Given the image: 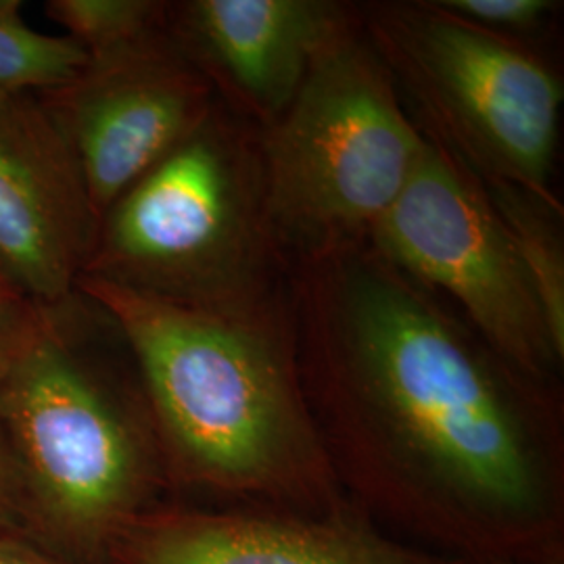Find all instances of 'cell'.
I'll list each match as a JSON object with an SVG mask.
<instances>
[{"mask_svg":"<svg viewBox=\"0 0 564 564\" xmlns=\"http://www.w3.org/2000/svg\"><path fill=\"white\" fill-rule=\"evenodd\" d=\"M303 395L343 496L464 564L564 554V402L370 245L289 265Z\"/></svg>","mask_w":564,"mask_h":564,"instance_id":"1","label":"cell"},{"mask_svg":"<svg viewBox=\"0 0 564 564\" xmlns=\"http://www.w3.org/2000/svg\"><path fill=\"white\" fill-rule=\"evenodd\" d=\"M78 289L130 343L167 500L286 510L347 500L303 395L289 279L279 295L232 310L184 307L93 279Z\"/></svg>","mask_w":564,"mask_h":564,"instance_id":"2","label":"cell"},{"mask_svg":"<svg viewBox=\"0 0 564 564\" xmlns=\"http://www.w3.org/2000/svg\"><path fill=\"white\" fill-rule=\"evenodd\" d=\"M21 538L61 564H109L123 524L167 500L162 445L118 321L88 293L41 305L0 362Z\"/></svg>","mask_w":564,"mask_h":564,"instance_id":"3","label":"cell"},{"mask_svg":"<svg viewBox=\"0 0 564 564\" xmlns=\"http://www.w3.org/2000/svg\"><path fill=\"white\" fill-rule=\"evenodd\" d=\"M82 279L197 310L282 293L289 270L265 220L260 128L218 99L109 205Z\"/></svg>","mask_w":564,"mask_h":564,"instance_id":"4","label":"cell"},{"mask_svg":"<svg viewBox=\"0 0 564 564\" xmlns=\"http://www.w3.org/2000/svg\"><path fill=\"white\" fill-rule=\"evenodd\" d=\"M424 149L360 9L260 130L265 220L289 265L368 242Z\"/></svg>","mask_w":564,"mask_h":564,"instance_id":"5","label":"cell"},{"mask_svg":"<svg viewBox=\"0 0 564 564\" xmlns=\"http://www.w3.org/2000/svg\"><path fill=\"white\" fill-rule=\"evenodd\" d=\"M358 9L423 137L485 184H512L563 207L552 186L563 82L533 46L456 20L435 0Z\"/></svg>","mask_w":564,"mask_h":564,"instance_id":"6","label":"cell"},{"mask_svg":"<svg viewBox=\"0 0 564 564\" xmlns=\"http://www.w3.org/2000/svg\"><path fill=\"white\" fill-rule=\"evenodd\" d=\"M368 242L449 303L524 375L561 384L564 351L487 186L445 149H424Z\"/></svg>","mask_w":564,"mask_h":564,"instance_id":"7","label":"cell"},{"mask_svg":"<svg viewBox=\"0 0 564 564\" xmlns=\"http://www.w3.org/2000/svg\"><path fill=\"white\" fill-rule=\"evenodd\" d=\"M36 97L80 163L99 220L218 101L167 25L120 53L88 61L76 80Z\"/></svg>","mask_w":564,"mask_h":564,"instance_id":"8","label":"cell"},{"mask_svg":"<svg viewBox=\"0 0 564 564\" xmlns=\"http://www.w3.org/2000/svg\"><path fill=\"white\" fill-rule=\"evenodd\" d=\"M109 564H464L387 533L345 500L328 510L163 500L121 527Z\"/></svg>","mask_w":564,"mask_h":564,"instance_id":"9","label":"cell"},{"mask_svg":"<svg viewBox=\"0 0 564 564\" xmlns=\"http://www.w3.org/2000/svg\"><path fill=\"white\" fill-rule=\"evenodd\" d=\"M99 216L80 163L36 95L0 97V270L39 305L69 297Z\"/></svg>","mask_w":564,"mask_h":564,"instance_id":"10","label":"cell"},{"mask_svg":"<svg viewBox=\"0 0 564 564\" xmlns=\"http://www.w3.org/2000/svg\"><path fill=\"white\" fill-rule=\"evenodd\" d=\"M354 13L337 0H181L167 2V30L216 97L263 130Z\"/></svg>","mask_w":564,"mask_h":564,"instance_id":"11","label":"cell"},{"mask_svg":"<svg viewBox=\"0 0 564 564\" xmlns=\"http://www.w3.org/2000/svg\"><path fill=\"white\" fill-rule=\"evenodd\" d=\"M485 186L544 307L552 337L564 351L563 207L505 182Z\"/></svg>","mask_w":564,"mask_h":564,"instance_id":"12","label":"cell"},{"mask_svg":"<svg viewBox=\"0 0 564 564\" xmlns=\"http://www.w3.org/2000/svg\"><path fill=\"white\" fill-rule=\"evenodd\" d=\"M88 61L69 36L34 30L23 18L21 0H0V97L59 88L76 80Z\"/></svg>","mask_w":564,"mask_h":564,"instance_id":"13","label":"cell"},{"mask_svg":"<svg viewBox=\"0 0 564 564\" xmlns=\"http://www.w3.org/2000/svg\"><path fill=\"white\" fill-rule=\"evenodd\" d=\"M44 13L80 44L88 59L120 53L167 25L163 0H48Z\"/></svg>","mask_w":564,"mask_h":564,"instance_id":"14","label":"cell"},{"mask_svg":"<svg viewBox=\"0 0 564 564\" xmlns=\"http://www.w3.org/2000/svg\"><path fill=\"white\" fill-rule=\"evenodd\" d=\"M435 4L468 25L529 46L563 9V2L554 0H435Z\"/></svg>","mask_w":564,"mask_h":564,"instance_id":"15","label":"cell"},{"mask_svg":"<svg viewBox=\"0 0 564 564\" xmlns=\"http://www.w3.org/2000/svg\"><path fill=\"white\" fill-rule=\"evenodd\" d=\"M41 305L32 302L15 282L0 270V362L23 341L39 321Z\"/></svg>","mask_w":564,"mask_h":564,"instance_id":"16","label":"cell"},{"mask_svg":"<svg viewBox=\"0 0 564 564\" xmlns=\"http://www.w3.org/2000/svg\"><path fill=\"white\" fill-rule=\"evenodd\" d=\"M0 535L21 538V487L18 466L0 421ZM23 540V538H21Z\"/></svg>","mask_w":564,"mask_h":564,"instance_id":"17","label":"cell"},{"mask_svg":"<svg viewBox=\"0 0 564 564\" xmlns=\"http://www.w3.org/2000/svg\"><path fill=\"white\" fill-rule=\"evenodd\" d=\"M0 564H61L28 540L0 535Z\"/></svg>","mask_w":564,"mask_h":564,"instance_id":"18","label":"cell"},{"mask_svg":"<svg viewBox=\"0 0 564 564\" xmlns=\"http://www.w3.org/2000/svg\"><path fill=\"white\" fill-rule=\"evenodd\" d=\"M489 564H564V554H545V556H519Z\"/></svg>","mask_w":564,"mask_h":564,"instance_id":"19","label":"cell"}]
</instances>
